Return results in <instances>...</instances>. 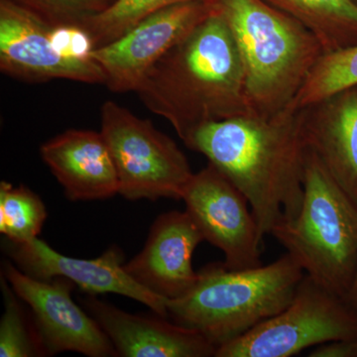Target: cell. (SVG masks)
Returning <instances> with one entry per match:
<instances>
[{
	"mask_svg": "<svg viewBox=\"0 0 357 357\" xmlns=\"http://www.w3.org/2000/svg\"><path fill=\"white\" fill-rule=\"evenodd\" d=\"M50 26L82 25L107 8L102 0H10Z\"/></svg>",
	"mask_w": 357,
	"mask_h": 357,
	"instance_id": "cell-22",
	"label": "cell"
},
{
	"mask_svg": "<svg viewBox=\"0 0 357 357\" xmlns=\"http://www.w3.org/2000/svg\"><path fill=\"white\" fill-rule=\"evenodd\" d=\"M208 241L220 249L225 266L232 270L262 265V234L248 199L215 166L194 173L182 196Z\"/></svg>",
	"mask_w": 357,
	"mask_h": 357,
	"instance_id": "cell-8",
	"label": "cell"
},
{
	"mask_svg": "<svg viewBox=\"0 0 357 357\" xmlns=\"http://www.w3.org/2000/svg\"><path fill=\"white\" fill-rule=\"evenodd\" d=\"M1 274L30 307L46 356L74 351L89 357L117 356L114 344L96 319L72 299L75 284L64 277L39 280L10 262Z\"/></svg>",
	"mask_w": 357,
	"mask_h": 357,
	"instance_id": "cell-9",
	"label": "cell"
},
{
	"mask_svg": "<svg viewBox=\"0 0 357 357\" xmlns=\"http://www.w3.org/2000/svg\"><path fill=\"white\" fill-rule=\"evenodd\" d=\"M354 1H356V3H357V0H354Z\"/></svg>",
	"mask_w": 357,
	"mask_h": 357,
	"instance_id": "cell-27",
	"label": "cell"
},
{
	"mask_svg": "<svg viewBox=\"0 0 357 357\" xmlns=\"http://www.w3.org/2000/svg\"><path fill=\"white\" fill-rule=\"evenodd\" d=\"M299 21L316 36L324 53L357 44V3L354 0H265Z\"/></svg>",
	"mask_w": 357,
	"mask_h": 357,
	"instance_id": "cell-17",
	"label": "cell"
},
{
	"mask_svg": "<svg viewBox=\"0 0 357 357\" xmlns=\"http://www.w3.org/2000/svg\"><path fill=\"white\" fill-rule=\"evenodd\" d=\"M310 357H357V338L333 340L318 345Z\"/></svg>",
	"mask_w": 357,
	"mask_h": 357,
	"instance_id": "cell-24",
	"label": "cell"
},
{
	"mask_svg": "<svg viewBox=\"0 0 357 357\" xmlns=\"http://www.w3.org/2000/svg\"><path fill=\"white\" fill-rule=\"evenodd\" d=\"M246 199L262 236L297 217L304 199L306 144L301 110L244 115L201 126L185 142Z\"/></svg>",
	"mask_w": 357,
	"mask_h": 357,
	"instance_id": "cell-1",
	"label": "cell"
},
{
	"mask_svg": "<svg viewBox=\"0 0 357 357\" xmlns=\"http://www.w3.org/2000/svg\"><path fill=\"white\" fill-rule=\"evenodd\" d=\"M204 241L187 211H172L155 220L142 251L123 265L131 277L150 292L166 300L177 299L198 280L192 258Z\"/></svg>",
	"mask_w": 357,
	"mask_h": 357,
	"instance_id": "cell-13",
	"label": "cell"
},
{
	"mask_svg": "<svg viewBox=\"0 0 357 357\" xmlns=\"http://www.w3.org/2000/svg\"><path fill=\"white\" fill-rule=\"evenodd\" d=\"M102 1L105 2V3L107 4V6H109V2H107V0H102Z\"/></svg>",
	"mask_w": 357,
	"mask_h": 357,
	"instance_id": "cell-26",
	"label": "cell"
},
{
	"mask_svg": "<svg viewBox=\"0 0 357 357\" xmlns=\"http://www.w3.org/2000/svg\"><path fill=\"white\" fill-rule=\"evenodd\" d=\"M357 86V44L324 54L289 109L301 110L312 103Z\"/></svg>",
	"mask_w": 357,
	"mask_h": 357,
	"instance_id": "cell-18",
	"label": "cell"
},
{
	"mask_svg": "<svg viewBox=\"0 0 357 357\" xmlns=\"http://www.w3.org/2000/svg\"><path fill=\"white\" fill-rule=\"evenodd\" d=\"M52 27L10 0H1V72L27 83H46L59 79L105 84V73L93 59L70 60L53 48L49 37Z\"/></svg>",
	"mask_w": 357,
	"mask_h": 357,
	"instance_id": "cell-11",
	"label": "cell"
},
{
	"mask_svg": "<svg viewBox=\"0 0 357 357\" xmlns=\"http://www.w3.org/2000/svg\"><path fill=\"white\" fill-rule=\"evenodd\" d=\"M344 301L347 306L351 307V311L357 316V269L354 282H352L351 284V287L349 289L347 297L344 298Z\"/></svg>",
	"mask_w": 357,
	"mask_h": 357,
	"instance_id": "cell-25",
	"label": "cell"
},
{
	"mask_svg": "<svg viewBox=\"0 0 357 357\" xmlns=\"http://www.w3.org/2000/svg\"><path fill=\"white\" fill-rule=\"evenodd\" d=\"M79 302L109 337L117 356H215L217 347L201 333L159 314H129L96 299V295H89Z\"/></svg>",
	"mask_w": 357,
	"mask_h": 357,
	"instance_id": "cell-14",
	"label": "cell"
},
{
	"mask_svg": "<svg viewBox=\"0 0 357 357\" xmlns=\"http://www.w3.org/2000/svg\"><path fill=\"white\" fill-rule=\"evenodd\" d=\"M47 218L43 201L29 188L0 183V232L7 241L25 243L37 238Z\"/></svg>",
	"mask_w": 357,
	"mask_h": 357,
	"instance_id": "cell-19",
	"label": "cell"
},
{
	"mask_svg": "<svg viewBox=\"0 0 357 357\" xmlns=\"http://www.w3.org/2000/svg\"><path fill=\"white\" fill-rule=\"evenodd\" d=\"M304 276L288 253L248 269L211 263L199 270L190 292L167 300L169 319L197 331L218 349L283 311Z\"/></svg>",
	"mask_w": 357,
	"mask_h": 357,
	"instance_id": "cell-4",
	"label": "cell"
},
{
	"mask_svg": "<svg viewBox=\"0 0 357 357\" xmlns=\"http://www.w3.org/2000/svg\"><path fill=\"white\" fill-rule=\"evenodd\" d=\"M4 250L18 269L39 280L64 277L88 295L114 293L142 303L169 319L167 300L142 287L124 269L121 249L112 246L96 259H79L57 252L37 238L25 243L6 241Z\"/></svg>",
	"mask_w": 357,
	"mask_h": 357,
	"instance_id": "cell-12",
	"label": "cell"
},
{
	"mask_svg": "<svg viewBox=\"0 0 357 357\" xmlns=\"http://www.w3.org/2000/svg\"><path fill=\"white\" fill-rule=\"evenodd\" d=\"M215 10L213 0H194L152 14L121 38L91 52L114 93L135 91L148 70Z\"/></svg>",
	"mask_w": 357,
	"mask_h": 357,
	"instance_id": "cell-10",
	"label": "cell"
},
{
	"mask_svg": "<svg viewBox=\"0 0 357 357\" xmlns=\"http://www.w3.org/2000/svg\"><path fill=\"white\" fill-rule=\"evenodd\" d=\"M0 284L4 303L0 321V356H46L31 314L21 306L20 298L2 274Z\"/></svg>",
	"mask_w": 357,
	"mask_h": 357,
	"instance_id": "cell-21",
	"label": "cell"
},
{
	"mask_svg": "<svg viewBox=\"0 0 357 357\" xmlns=\"http://www.w3.org/2000/svg\"><path fill=\"white\" fill-rule=\"evenodd\" d=\"M213 2L236 40L252 112L271 117L288 109L325 54L319 40L265 0Z\"/></svg>",
	"mask_w": 357,
	"mask_h": 357,
	"instance_id": "cell-3",
	"label": "cell"
},
{
	"mask_svg": "<svg viewBox=\"0 0 357 357\" xmlns=\"http://www.w3.org/2000/svg\"><path fill=\"white\" fill-rule=\"evenodd\" d=\"M40 154L70 201L119 194V175L100 131L69 129L45 142Z\"/></svg>",
	"mask_w": 357,
	"mask_h": 357,
	"instance_id": "cell-16",
	"label": "cell"
},
{
	"mask_svg": "<svg viewBox=\"0 0 357 357\" xmlns=\"http://www.w3.org/2000/svg\"><path fill=\"white\" fill-rule=\"evenodd\" d=\"M354 338L356 314L344 299L305 274L283 311L218 347L215 357H290L307 347Z\"/></svg>",
	"mask_w": 357,
	"mask_h": 357,
	"instance_id": "cell-7",
	"label": "cell"
},
{
	"mask_svg": "<svg viewBox=\"0 0 357 357\" xmlns=\"http://www.w3.org/2000/svg\"><path fill=\"white\" fill-rule=\"evenodd\" d=\"M306 148L302 206L271 236L307 276L344 299L357 269V204Z\"/></svg>",
	"mask_w": 357,
	"mask_h": 357,
	"instance_id": "cell-5",
	"label": "cell"
},
{
	"mask_svg": "<svg viewBox=\"0 0 357 357\" xmlns=\"http://www.w3.org/2000/svg\"><path fill=\"white\" fill-rule=\"evenodd\" d=\"M194 0H115L105 10L88 18L83 24L96 48L121 38L141 21L167 7Z\"/></svg>",
	"mask_w": 357,
	"mask_h": 357,
	"instance_id": "cell-20",
	"label": "cell"
},
{
	"mask_svg": "<svg viewBox=\"0 0 357 357\" xmlns=\"http://www.w3.org/2000/svg\"><path fill=\"white\" fill-rule=\"evenodd\" d=\"M102 132L114 159L119 195L130 201L182 199L194 175L175 141L151 121L107 100L100 109Z\"/></svg>",
	"mask_w": 357,
	"mask_h": 357,
	"instance_id": "cell-6",
	"label": "cell"
},
{
	"mask_svg": "<svg viewBox=\"0 0 357 357\" xmlns=\"http://www.w3.org/2000/svg\"><path fill=\"white\" fill-rule=\"evenodd\" d=\"M305 144L357 204V86L301 109Z\"/></svg>",
	"mask_w": 357,
	"mask_h": 357,
	"instance_id": "cell-15",
	"label": "cell"
},
{
	"mask_svg": "<svg viewBox=\"0 0 357 357\" xmlns=\"http://www.w3.org/2000/svg\"><path fill=\"white\" fill-rule=\"evenodd\" d=\"M135 93L184 143L211 122L255 114L236 40L215 7L148 70Z\"/></svg>",
	"mask_w": 357,
	"mask_h": 357,
	"instance_id": "cell-2",
	"label": "cell"
},
{
	"mask_svg": "<svg viewBox=\"0 0 357 357\" xmlns=\"http://www.w3.org/2000/svg\"><path fill=\"white\" fill-rule=\"evenodd\" d=\"M52 46L64 58L70 60H91L96 49L91 34L81 25L54 26L49 33Z\"/></svg>",
	"mask_w": 357,
	"mask_h": 357,
	"instance_id": "cell-23",
	"label": "cell"
}]
</instances>
